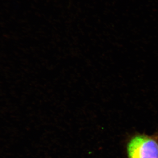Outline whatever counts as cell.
I'll return each instance as SVG.
<instances>
[{"label": "cell", "mask_w": 158, "mask_h": 158, "mask_svg": "<svg viewBox=\"0 0 158 158\" xmlns=\"http://www.w3.org/2000/svg\"><path fill=\"white\" fill-rule=\"evenodd\" d=\"M128 158H158V140L145 135L133 137L128 144Z\"/></svg>", "instance_id": "obj_1"}]
</instances>
